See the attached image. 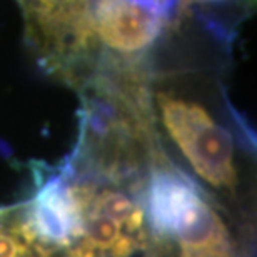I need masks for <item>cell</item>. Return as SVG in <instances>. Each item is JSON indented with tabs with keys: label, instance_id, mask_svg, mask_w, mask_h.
<instances>
[{
	"label": "cell",
	"instance_id": "6",
	"mask_svg": "<svg viewBox=\"0 0 257 257\" xmlns=\"http://www.w3.org/2000/svg\"><path fill=\"white\" fill-rule=\"evenodd\" d=\"M245 4L249 7V4L252 0H182V7H181V12L179 15L184 14V12H189V10H194L197 7H210V5H224V4Z\"/></svg>",
	"mask_w": 257,
	"mask_h": 257
},
{
	"label": "cell",
	"instance_id": "1",
	"mask_svg": "<svg viewBox=\"0 0 257 257\" xmlns=\"http://www.w3.org/2000/svg\"><path fill=\"white\" fill-rule=\"evenodd\" d=\"M191 84L184 70H161L151 65L149 99L159 141H166L186 162L200 184L224 202H235L240 189L242 139L235 117L224 112V97Z\"/></svg>",
	"mask_w": 257,
	"mask_h": 257
},
{
	"label": "cell",
	"instance_id": "4",
	"mask_svg": "<svg viewBox=\"0 0 257 257\" xmlns=\"http://www.w3.org/2000/svg\"><path fill=\"white\" fill-rule=\"evenodd\" d=\"M24 34L40 67L55 79L82 89L102 60L97 37V0H15Z\"/></svg>",
	"mask_w": 257,
	"mask_h": 257
},
{
	"label": "cell",
	"instance_id": "3",
	"mask_svg": "<svg viewBox=\"0 0 257 257\" xmlns=\"http://www.w3.org/2000/svg\"><path fill=\"white\" fill-rule=\"evenodd\" d=\"M87 169L99 177L89 181L62 174L75 207V227L65 257H137L144 254L152 240L144 200L134 194L127 177Z\"/></svg>",
	"mask_w": 257,
	"mask_h": 257
},
{
	"label": "cell",
	"instance_id": "5",
	"mask_svg": "<svg viewBox=\"0 0 257 257\" xmlns=\"http://www.w3.org/2000/svg\"><path fill=\"white\" fill-rule=\"evenodd\" d=\"M0 257H65L60 249L39 237L25 207L0 210Z\"/></svg>",
	"mask_w": 257,
	"mask_h": 257
},
{
	"label": "cell",
	"instance_id": "2",
	"mask_svg": "<svg viewBox=\"0 0 257 257\" xmlns=\"http://www.w3.org/2000/svg\"><path fill=\"white\" fill-rule=\"evenodd\" d=\"M144 200L151 239L166 257H237L217 207L176 166L152 169Z\"/></svg>",
	"mask_w": 257,
	"mask_h": 257
}]
</instances>
